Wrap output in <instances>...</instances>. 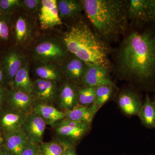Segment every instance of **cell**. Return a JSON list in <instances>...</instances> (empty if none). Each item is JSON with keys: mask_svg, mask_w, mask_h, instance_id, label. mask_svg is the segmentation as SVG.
I'll list each match as a JSON object with an SVG mask.
<instances>
[{"mask_svg": "<svg viewBox=\"0 0 155 155\" xmlns=\"http://www.w3.org/2000/svg\"><path fill=\"white\" fill-rule=\"evenodd\" d=\"M62 64L61 71L66 81L77 87L81 84L87 64L72 54Z\"/></svg>", "mask_w": 155, "mask_h": 155, "instance_id": "cell-8", "label": "cell"}, {"mask_svg": "<svg viewBox=\"0 0 155 155\" xmlns=\"http://www.w3.org/2000/svg\"><path fill=\"white\" fill-rule=\"evenodd\" d=\"M0 155H11L10 153H9L4 148L1 147L0 148Z\"/></svg>", "mask_w": 155, "mask_h": 155, "instance_id": "cell-36", "label": "cell"}, {"mask_svg": "<svg viewBox=\"0 0 155 155\" xmlns=\"http://www.w3.org/2000/svg\"><path fill=\"white\" fill-rule=\"evenodd\" d=\"M32 29L31 22L27 17L19 15L14 25V38L16 44L20 46L26 45L30 40Z\"/></svg>", "mask_w": 155, "mask_h": 155, "instance_id": "cell-20", "label": "cell"}, {"mask_svg": "<svg viewBox=\"0 0 155 155\" xmlns=\"http://www.w3.org/2000/svg\"><path fill=\"white\" fill-rule=\"evenodd\" d=\"M72 146L63 142H42L39 145L38 155H63L66 150Z\"/></svg>", "mask_w": 155, "mask_h": 155, "instance_id": "cell-25", "label": "cell"}, {"mask_svg": "<svg viewBox=\"0 0 155 155\" xmlns=\"http://www.w3.org/2000/svg\"><path fill=\"white\" fill-rule=\"evenodd\" d=\"M117 104L121 110L127 116H138L142 103L139 96L134 91L125 89L119 93Z\"/></svg>", "mask_w": 155, "mask_h": 155, "instance_id": "cell-13", "label": "cell"}, {"mask_svg": "<svg viewBox=\"0 0 155 155\" xmlns=\"http://www.w3.org/2000/svg\"><path fill=\"white\" fill-rule=\"evenodd\" d=\"M126 10L130 26L153 21L154 0H126Z\"/></svg>", "mask_w": 155, "mask_h": 155, "instance_id": "cell-5", "label": "cell"}, {"mask_svg": "<svg viewBox=\"0 0 155 155\" xmlns=\"http://www.w3.org/2000/svg\"><path fill=\"white\" fill-rule=\"evenodd\" d=\"M22 1L0 0V13L11 16L14 11L21 8Z\"/></svg>", "mask_w": 155, "mask_h": 155, "instance_id": "cell-29", "label": "cell"}, {"mask_svg": "<svg viewBox=\"0 0 155 155\" xmlns=\"http://www.w3.org/2000/svg\"><path fill=\"white\" fill-rule=\"evenodd\" d=\"M46 125L45 121L41 116L31 113L23 123L22 129L28 140L40 144L42 142Z\"/></svg>", "mask_w": 155, "mask_h": 155, "instance_id": "cell-10", "label": "cell"}, {"mask_svg": "<svg viewBox=\"0 0 155 155\" xmlns=\"http://www.w3.org/2000/svg\"><path fill=\"white\" fill-rule=\"evenodd\" d=\"M110 85H101L95 87V100L94 104L101 108L108 101L112 95L114 87Z\"/></svg>", "mask_w": 155, "mask_h": 155, "instance_id": "cell-27", "label": "cell"}, {"mask_svg": "<svg viewBox=\"0 0 155 155\" xmlns=\"http://www.w3.org/2000/svg\"><path fill=\"white\" fill-rule=\"evenodd\" d=\"M6 134L0 128V148L2 147L5 144Z\"/></svg>", "mask_w": 155, "mask_h": 155, "instance_id": "cell-33", "label": "cell"}, {"mask_svg": "<svg viewBox=\"0 0 155 155\" xmlns=\"http://www.w3.org/2000/svg\"><path fill=\"white\" fill-rule=\"evenodd\" d=\"M39 144L28 140L21 155H38Z\"/></svg>", "mask_w": 155, "mask_h": 155, "instance_id": "cell-31", "label": "cell"}, {"mask_svg": "<svg viewBox=\"0 0 155 155\" xmlns=\"http://www.w3.org/2000/svg\"><path fill=\"white\" fill-rule=\"evenodd\" d=\"M70 54L62 39L54 38L43 39L33 49L34 58L39 64H63Z\"/></svg>", "mask_w": 155, "mask_h": 155, "instance_id": "cell-4", "label": "cell"}, {"mask_svg": "<svg viewBox=\"0 0 155 155\" xmlns=\"http://www.w3.org/2000/svg\"><path fill=\"white\" fill-rule=\"evenodd\" d=\"M154 128H155V125H154Z\"/></svg>", "mask_w": 155, "mask_h": 155, "instance_id": "cell-38", "label": "cell"}, {"mask_svg": "<svg viewBox=\"0 0 155 155\" xmlns=\"http://www.w3.org/2000/svg\"><path fill=\"white\" fill-rule=\"evenodd\" d=\"M129 29L114 49L113 71L120 79L145 84L155 79V31Z\"/></svg>", "mask_w": 155, "mask_h": 155, "instance_id": "cell-1", "label": "cell"}, {"mask_svg": "<svg viewBox=\"0 0 155 155\" xmlns=\"http://www.w3.org/2000/svg\"><path fill=\"white\" fill-rule=\"evenodd\" d=\"M41 1L40 0H24L22 1L21 8L25 11L31 13L38 12Z\"/></svg>", "mask_w": 155, "mask_h": 155, "instance_id": "cell-30", "label": "cell"}, {"mask_svg": "<svg viewBox=\"0 0 155 155\" xmlns=\"http://www.w3.org/2000/svg\"><path fill=\"white\" fill-rule=\"evenodd\" d=\"M31 113L41 116L47 125L54 126L59 121L65 118V114L50 104L38 102L35 103Z\"/></svg>", "mask_w": 155, "mask_h": 155, "instance_id": "cell-18", "label": "cell"}, {"mask_svg": "<svg viewBox=\"0 0 155 155\" xmlns=\"http://www.w3.org/2000/svg\"><path fill=\"white\" fill-rule=\"evenodd\" d=\"M153 22H155V0H154Z\"/></svg>", "mask_w": 155, "mask_h": 155, "instance_id": "cell-37", "label": "cell"}, {"mask_svg": "<svg viewBox=\"0 0 155 155\" xmlns=\"http://www.w3.org/2000/svg\"><path fill=\"white\" fill-rule=\"evenodd\" d=\"M33 84L32 94L40 102L50 104L55 101L58 93L57 82L38 78Z\"/></svg>", "mask_w": 155, "mask_h": 155, "instance_id": "cell-14", "label": "cell"}, {"mask_svg": "<svg viewBox=\"0 0 155 155\" xmlns=\"http://www.w3.org/2000/svg\"><path fill=\"white\" fill-rule=\"evenodd\" d=\"M36 99L32 94L11 89L8 91L5 104L8 107L29 114L36 103Z\"/></svg>", "mask_w": 155, "mask_h": 155, "instance_id": "cell-9", "label": "cell"}, {"mask_svg": "<svg viewBox=\"0 0 155 155\" xmlns=\"http://www.w3.org/2000/svg\"><path fill=\"white\" fill-rule=\"evenodd\" d=\"M25 57L19 52L11 51L5 54L1 63L5 80L10 84L19 69L25 64Z\"/></svg>", "mask_w": 155, "mask_h": 155, "instance_id": "cell-12", "label": "cell"}, {"mask_svg": "<svg viewBox=\"0 0 155 155\" xmlns=\"http://www.w3.org/2000/svg\"><path fill=\"white\" fill-rule=\"evenodd\" d=\"M89 129V128H80L58 125L56 128V132L60 138L63 140H67V143L70 145L67 140L73 141L79 140L83 137Z\"/></svg>", "mask_w": 155, "mask_h": 155, "instance_id": "cell-24", "label": "cell"}, {"mask_svg": "<svg viewBox=\"0 0 155 155\" xmlns=\"http://www.w3.org/2000/svg\"><path fill=\"white\" fill-rule=\"evenodd\" d=\"M64 155H76L75 149L72 147H69L64 153Z\"/></svg>", "mask_w": 155, "mask_h": 155, "instance_id": "cell-35", "label": "cell"}, {"mask_svg": "<svg viewBox=\"0 0 155 155\" xmlns=\"http://www.w3.org/2000/svg\"><path fill=\"white\" fill-rule=\"evenodd\" d=\"M63 155H64V154H63Z\"/></svg>", "mask_w": 155, "mask_h": 155, "instance_id": "cell-39", "label": "cell"}, {"mask_svg": "<svg viewBox=\"0 0 155 155\" xmlns=\"http://www.w3.org/2000/svg\"><path fill=\"white\" fill-rule=\"evenodd\" d=\"M57 6L59 16L62 19H70L75 21L80 19L83 7L81 1L58 0Z\"/></svg>", "mask_w": 155, "mask_h": 155, "instance_id": "cell-19", "label": "cell"}, {"mask_svg": "<svg viewBox=\"0 0 155 155\" xmlns=\"http://www.w3.org/2000/svg\"><path fill=\"white\" fill-rule=\"evenodd\" d=\"M38 12V20L42 29L48 30L62 25L57 0H42Z\"/></svg>", "mask_w": 155, "mask_h": 155, "instance_id": "cell-7", "label": "cell"}, {"mask_svg": "<svg viewBox=\"0 0 155 155\" xmlns=\"http://www.w3.org/2000/svg\"><path fill=\"white\" fill-rule=\"evenodd\" d=\"M5 81V74H4L2 65L0 63V85H2Z\"/></svg>", "mask_w": 155, "mask_h": 155, "instance_id": "cell-34", "label": "cell"}, {"mask_svg": "<svg viewBox=\"0 0 155 155\" xmlns=\"http://www.w3.org/2000/svg\"><path fill=\"white\" fill-rule=\"evenodd\" d=\"M111 71L96 64H87L81 81L82 87H96L101 85H110L116 87L111 79Z\"/></svg>", "mask_w": 155, "mask_h": 155, "instance_id": "cell-6", "label": "cell"}, {"mask_svg": "<svg viewBox=\"0 0 155 155\" xmlns=\"http://www.w3.org/2000/svg\"><path fill=\"white\" fill-rule=\"evenodd\" d=\"M99 109L94 104L89 106H76L72 110H67L64 112L65 119L90 125Z\"/></svg>", "mask_w": 155, "mask_h": 155, "instance_id": "cell-16", "label": "cell"}, {"mask_svg": "<svg viewBox=\"0 0 155 155\" xmlns=\"http://www.w3.org/2000/svg\"><path fill=\"white\" fill-rule=\"evenodd\" d=\"M78 87L66 81L59 90V105L64 111L72 110L78 104Z\"/></svg>", "mask_w": 155, "mask_h": 155, "instance_id": "cell-17", "label": "cell"}, {"mask_svg": "<svg viewBox=\"0 0 155 155\" xmlns=\"http://www.w3.org/2000/svg\"><path fill=\"white\" fill-rule=\"evenodd\" d=\"M35 69V74L38 78L51 81H60L63 75L61 68H58L56 64H39Z\"/></svg>", "mask_w": 155, "mask_h": 155, "instance_id": "cell-22", "label": "cell"}, {"mask_svg": "<svg viewBox=\"0 0 155 155\" xmlns=\"http://www.w3.org/2000/svg\"><path fill=\"white\" fill-rule=\"evenodd\" d=\"M62 40L70 54L86 64L100 65L113 71L110 57L114 48L103 41L83 19L69 26Z\"/></svg>", "mask_w": 155, "mask_h": 155, "instance_id": "cell-3", "label": "cell"}, {"mask_svg": "<svg viewBox=\"0 0 155 155\" xmlns=\"http://www.w3.org/2000/svg\"><path fill=\"white\" fill-rule=\"evenodd\" d=\"M8 91L2 85H0V112L4 108V104L5 103Z\"/></svg>", "mask_w": 155, "mask_h": 155, "instance_id": "cell-32", "label": "cell"}, {"mask_svg": "<svg viewBox=\"0 0 155 155\" xmlns=\"http://www.w3.org/2000/svg\"><path fill=\"white\" fill-rule=\"evenodd\" d=\"M11 16L0 13V42L9 40L11 33Z\"/></svg>", "mask_w": 155, "mask_h": 155, "instance_id": "cell-28", "label": "cell"}, {"mask_svg": "<svg viewBox=\"0 0 155 155\" xmlns=\"http://www.w3.org/2000/svg\"><path fill=\"white\" fill-rule=\"evenodd\" d=\"M94 31L110 45L119 41L129 28L126 0H81Z\"/></svg>", "mask_w": 155, "mask_h": 155, "instance_id": "cell-2", "label": "cell"}, {"mask_svg": "<svg viewBox=\"0 0 155 155\" xmlns=\"http://www.w3.org/2000/svg\"><path fill=\"white\" fill-rule=\"evenodd\" d=\"M28 114L8 107L3 108L0 112V128L5 134L22 128Z\"/></svg>", "mask_w": 155, "mask_h": 155, "instance_id": "cell-11", "label": "cell"}, {"mask_svg": "<svg viewBox=\"0 0 155 155\" xmlns=\"http://www.w3.org/2000/svg\"><path fill=\"white\" fill-rule=\"evenodd\" d=\"M138 116L145 127H154L155 125V101H152L148 95L145 98Z\"/></svg>", "mask_w": 155, "mask_h": 155, "instance_id": "cell-23", "label": "cell"}, {"mask_svg": "<svg viewBox=\"0 0 155 155\" xmlns=\"http://www.w3.org/2000/svg\"><path fill=\"white\" fill-rule=\"evenodd\" d=\"M12 89L19 90L28 94H32L34 84L29 76V67L25 63L17 73L11 84Z\"/></svg>", "mask_w": 155, "mask_h": 155, "instance_id": "cell-21", "label": "cell"}, {"mask_svg": "<svg viewBox=\"0 0 155 155\" xmlns=\"http://www.w3.org/2000/svg\"><path fill=\"white\" fill-rule=\"evenodd\" d=\"M28 139L22 128L6 134L3 147L12 155H21Z\"/></svg>", "mask_w": 155, "mask_h": 155, "instance_id": "cell-15", "label": "cell"}, {"mask_svg": "<svg viewBox=\"0 0 155 155\" xmlns=\"http://www.w3.org/2000/svg\"><path fill=\"white\" fill-rule=\"evenodd\" d=\"M95 100V87H78L77 105L89 106L94 104Z\"/></svg>", "mask_w": 155, "mask_h": 155, "instance_id": "cell-26", "label": "cell"}]
</instances>
